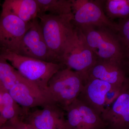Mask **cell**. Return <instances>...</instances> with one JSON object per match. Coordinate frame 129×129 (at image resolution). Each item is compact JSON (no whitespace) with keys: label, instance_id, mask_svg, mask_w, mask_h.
Returning <instances> with one entry per match:
<instances>
[{"label":"cell","instance_id":"1","mask_svg":"<svg viewBox=\"0 0 129 129\" xmlns=\"http://www.w3.org/2000/svg\"><path fill=\"white\" fill-rule=\"evenodd\" d=\"M78 28L98 60L123 64L127 56L116 32L109 28L96 26Z\"/></svg>","mask_w":129,"mask_h":129},{"label":"cell","instance_id":"2","mask_svg":"<svg viewBox=\"0 0 129 129\" xmlns=\"http://www.w3.org/2000/svg\"><path fill=\"white\" fill-rule=\"evenodd\" d=\"M37 18L47 46L61 63L66 47L76 30L73 23V13L61 16L39 14Z\"/></svg>","mask_w":129,"mask_h":129},{"label":"cell","instance_id":"3","mask_svg":"<svg viewBox=\"0 0 129 129\" xmlns=\"http://www.w3.org/2000/svg\"><path fill=\"white\" fill-rule=\"evenodd\" d=\"M84 80L78 72L63 68L49 80L45 91L48 104L59 107L64 111L78 98Z\"/></svg>","mask_w":129,"mask_h":129},{"label":"cell","instance_id":"4","mask_svg":"<svg viewBox=\"0 0 129 129\" xmlns=\"http://www.w3.org/2000/svg\"><path fill=\"white\" fill-rule=\"evenodd\" d=\"M2 57L9 62L25 78L36 84L45 93L51 78L64 67L58 63L48 62L14 53Z\"/></svg>","mask_w":129,"mask_h":129},{"label":"cell","instance_id":"5","mask_svg":"<svg viewBox=\"0 0 129 129\" xmlns=\"http://www.w3.org/2000/svg\"><path fill=\"white\" fill-rule=\"evenodd\" d=\"M76 28L74 35L66 47L60 63L66 68L80 74L85 82L89 70L98 60L80 30Z\"/></svg>","mask_w":129,"mask_h":129},{"label":"cell","instance_id":"6","mask_svg":"<svg viewBox=\"0 0 129 129\" xmlns=\"http://www.w3.org/2000/svg\"><path fill=\"white\" fill-rule=\"evenodd\" d=\"M73 23L78 28L96 26L109 28L116 33L117 23L104 13L100 0H72Z\"/></svg>","mask_w":129,"mask_h":129},{"label":"cell","instance_id":"7","mask_svg":"<svg viewBox=\"0 0 129 129\" xmlns=\"http://www.w3.org/2000/svg\"><path fill=\"white\" fill-rule=\"evenodd\" d=\"M31 23L25 22L2 8L0 15V56L17 54L22 39Z\"/></svg>","mask_w":129,"mask_h":129},{"label":"cell","instance_id":"8","mask_svg":"<svg viewBox=\"0 0 129 129\" xmlns=\"http://www.w3.org/2000/svg\"><path fill=\"white\" fill-rule=\"evenodd\" d=\"M17 55L48 62L59 63L46 42L38 18L31 22L30 27L23 37Z\"/></svg>","mask_w":129,"mask_h":129},{"label":"cell","instance_id":"9","mask_svg":"<svg viewBox=\"0 0 129 129\" xmlns=\"http://www.w3.org/2000/svg\"><path fill=\"white\" fill-rule=\"evenodd\" d=\"M105 129H129V79L127 78L120 94L104 109L101 115Z\"/></svg>","mask_w":129,"mask_h":129},{"label":"cell","instance_id":"10","mask_svg":"<svg viewBox=\"0 0 129 129\" xmlns=\"http://www.w3.org/2000/svg\"><path fill=\"white\" fill-rule=\"evenodd\" d=\"M64 111L71 129H105L106 128L101 115L78 99L73 102Z\"/></svg>","mask_w":129,"mask_h":129},{"label":"cell","instance_id":"11","mask_svg":"<svg viewBox=\"0 0 129 129\" xmlns=\"http://www.w3.org/2000/svg\"><path fill=\"white\" fill-rule=\"evenodd\" d=\"M42 107L27 115V123L37 129H71L62 109L50 104Z\"/></svg>","mask_w":129,"mask_h":129},{"label":"cell","instance_id":"12","mask_svg":"<svg viewBox=\"0 0 129 129\" xmlns=\"http://www.w3.org/2000/svg\"><path fill=\"white\" fill-rule=\"evenodd\" d=\"M114 86H116L98 79L88 78L77 99L101 116L105 109L106 94Z\"/></svg>","mask_w":129,"mask_h":129},{"label":"cell","instance_id":"13","mask_svg":"<svg viewBox=\"0 0 129 129\" xmlns=\"http://www.w3.org/2000/svg\"><path fill=\"white\" fill-rule=\"evenodd\" d=\"M31 85L5 58L0 56V85L13 96L22 95L28 91Z\"/></svg>","mask_w":129,"mask_h":129},{"label":"cell","instance_id":"14","mask_svg":"<svg viewBox=\"0 0 129 129\" xmlns=\"http://www.w3.org/2000/svg\"><path fill=\"white\" fill-rule=\"evenodd\" d=\"M88 78L98 79L114 86H122L127 79L122 65L100 60H97L89 70Z\"/></svg>","mask_w":129,"mask_h":129},{"label":"cell","instance_id":"15","mask_svg":"<svg viewBox=\"0 0 129 129\" xmlns=\"http://www.w3.org/2000/svg\"><path fill=\"white\" fill-rule=\"evenodd\" d=\"M2 8L26 23L37 18L39 13L36 0H6Z\"/></svg>","mask_w":129,"mask_h":129},{"label":"cell","instance_id":"16","mask_svg":"<svg viewBox=\"0 0 129 129\" xmlns=\"http://www.w3.org/2000/svg\"><path fill=\"white\" fill-rule=\"evenodd\" d=\"M36 1L39 5V14L47 13L61 16L72 13V0H36Z\"/></svg>","mask_w":129,"mask_h":129},{"label":"cell","instance_id":"17","mask_svg":"<svg viewBox=\"0 0 129 129\" xmlns=\"http://www.w3.org/2000/svg\"><path fill=\"white\" fill-rule=\"evenodd\" d=\"M106 16L112 21L116 18L125 19L129 17V0L101 1Z\"/></svg>","mask_w":129,"mask_h":129},{"label":"cell","instance_id":"18","mask_svg":"<svg viewBox=\"0 0 129 129\" xmlns=\"http://www.w3.org/2000/svg\"><path fill=\"white\" fill-rule=\"evenodd\" d=\"M1 86L3 95V106L0 113V118L4 124L8 120L20 117L19 115L22 111L20 106L14 101L9 92L2 86Z\"/></svg>","mask_w":129,"mask_h":129},{"label":"cell","instance_id":"19","mask_svg":"<svg viewBox=\"0 0 129 129\" xmlns=\"http://www.w3.org/2000/svg\"><path fill=\"white\" fill-rule=\"evenodd\" d=\"M117 24L116 34L123 47L126 56L129 57V17L120 19Z\"/></svg>","mask_w":129,"mask_h":129},{"label":"cell","instance_id":"20","mask_svg":"<svg viewBox=\"0 0 129 129\" xmlns=\"http://www.w3.org/2000/svg\"><path fill=\"white\" fill-rule=\"evenodd\" d=\"M124 84L121 86H114L107 92L105 99V108L110 106L117 98L122 91Z\"/></svg>","mask_w":129,"mask_h":129},{"label":"cell","instance_id":"21","mask_svg":"<svg viewBox=\"0 0 129 129\" xmlns=\"http://www.w3.org/2000/svg\"><path fill=\"white\" fill-rule=\"evenodd\" d=\"M24 123L20 117H17L8 120L1 127L3 129H24Z\"/></svg>","mask_w":129,"mask_h":129},{"label":"cell","instance_id":"22","mask_svg":"<svg viewBox=\"0 0 129 129\" xmlns=\"http://www.w3.org/2000/svg\"><path fill=\"white\" fill-rule=\"evenodd\" d=\"M3 106V95L1 87L0 86V113L2 111Z\"/></svg>","mask_w":129,"mask_h":129},{"label":"cell","instance_id":"23","mask_svg":"<svg viewBox=\"0 0 129 129\" xmlns=\"http://www.w3.org/2000/svg\"><path fill=\"white\" fill-rule=\"evenodd\" d=\"M3 124H3V122H2V120L0 118V128L2 127Z\"/></svg>","mask_w":129,"mask_h":129},{"label":"cell","instance_id":"24","mask_svg":"<svg viewBox=\"0 0 129 129\" xmlns=\"http://www.w3.org/2000/svg\"><path fill=\"white\" fill-rule=\"evenodd\" d=\"M0 129H3L2 128V127H1V128H0Z\"/></svg>","mask_w":129,"mask_h":129},{"label":"cell","instance_id":"25","mask_svg":"<svg viewBox=\"0 0 129 129\" xmlns=\"http://www.w3.org/2000/svg\"><path fill=\"white\" fill-rule=\"evenodd\" d=\"M1 1H0V6H1Z\"/></svg>","mask_w":129,"mask_h":129},{"label":"cell","instance_id":"26","mask_svg":"<svg viewBox=\"0 0 129 129\" xmlns=\"http://www.w3.org/2000/svg\"><path fill=\"white\" fill-rule=\"evenodd\" d=\"M35 129H36V128H35Z\"/></svg>","mask_w":129,"mask_h":129}]
</instances>
